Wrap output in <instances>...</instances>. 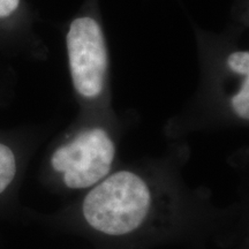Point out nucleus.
Segmentation results:
<instances>
[{"label":"nucleus","mask_w":249,"mask_h":249,"mask_svg":"<svg viewBox=\"0 0 249 249\" xmlns=\"http://www.w3.org/2000/svg\"><path fill=\"white\" fill-rule=\"evenodd\" d=\"M68 66L76 92L85 98H95L105 87L108 54L104 33L91 17L71 21L66 36Z\"/></svg>","instance_id":"f03ea898"},{"label":"nucleus","mask_w":249,"mask_h":249,"mask_svg":"<svg viewBox=\"0 0 249 249\" xmlns=\"http://www.w3.org/2000/svg\"><path fill=\"white\" fill-rule=\"evenodd\" d=\"M17 172V161L11 148L0 143V194L7 188Z\"/></svg>","instance_id":"20e7f679"},{"label":"nucleus","mask_w":249,"mask_h":249,"mask_svg":"<svg viewBox=\"0 0 249 249\" xmlns=\"http://www.w3.org/2000/svg\"><path fill=\"white\" fill-rule=\"evenodd\" d=\"M150 192L140 177L118 172L87 195L83 214L89 225L110 235H123L136 230L147 216Z\"/></svg>","instance_id":"f257e3e1"},{"label":"nucleus","mask_w":249,"mask_h":249,"mask_svg":"<svg viewBox=\"0 0 249 249\" xmlns=\"http://www.w3.org/2000/svg\"><path fill=\"white\" fill-rule=\"evenodd\" d=\"M21 0H0V21L11 18L20 9Z\"/></svg>","instance_id":"0eeeda50"},{"label":"nucleus","mask_w":249,"mask_h":249,"mask_svg":"<svg viewBox=\"0 0 249 249\" xmlns=\"http://www.w3.org/2000/svg\"><path fill=\"white\" fill-rule=\"evenodd\" d=\"M232 107L238 117L248 120L249 118V76H245L238 92L232 97Z\"/></svg>","instance_id":"39448f33"},{"label":"nucleus","mask_w":249,"mask_h":249,"mask_svg":"<svg viewBox=\"0 0 249 249\" xmlns=\"http://www.w3.org/2000/svg\"><path fill=\"white\" fill-rule=\"evenodd\" d=\"M226 66L233 73L242 76H249V52L247 50H239L232 52L226 59Z\"/></svg>","instance_id":"423d86ee"},{"label":"nucleus","mask_w":249,"mask_h":249,"mask_svg":"<svg viewBox=\"0 0 249 249\" xmlns=\"http://www.w3.org/2000/svg\"><path fill=\"white\" fill-rule=\"evenodd\" d=\"M113 141L102 128L80 133L52 156V166L64 173L70 188H86L107 176L114 158Z\"/></svg>","instance_id":"7ed1b4c3"}]
</instances>
